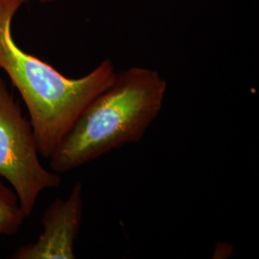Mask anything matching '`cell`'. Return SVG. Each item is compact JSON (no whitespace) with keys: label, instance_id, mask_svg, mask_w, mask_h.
I'll return each mask as SVG.
<instances>
[{"label":"cell","instance_id":"6da1fadb","mask_svg":"<svg viewBox=\"0 0 259 259\" xmlns=\"http://www.w3.org/2000/svg\"><path fill=\"white\" fill-rule=\"evenodd\" d=\"M28 0H0V69L25 103L40 156L50 158L84 108L114 82L105 60L89 74L72 79L22 50L12 33L13 19Z\"/></svg>","mask_w":259,"mask_h":259},{"label":"cell","instance_id":"7a4b0ae2","mask_svg":"<svg viewBox=\"0 0 259 259\" xmlns=\"http://www.w3.org/2000/svg\"><path fill=\"white\" fill-rule=\"evenodd\" d=\"M166 81L153 69L131 67L90 103L49 158L65 174L141 140L162 109Z\"/></svg>","mask_w":259,"mask_h":259},{"label":"cell","instance_id":"3957f363","mask_svg":"<svg viewBox=\"0 0 259 259\" xmlns=\"http://www.w3.org/2000/svg\"><path fill=\"white\" fill-rule=\"evenodd\" d=\"M38 154L32 124L0 77V177L18 195L26 218L40 193L62 183L60 174L41 165Z\"/></svg>","mask_w":259,"mask_h":259},{"label":"cell","instance_id":"277c9868","mask_svg":"<svg viewBox=\"0 0 259 259\" xmlns=\"http://www.w3.org/2000/svg\"><path fill=\"white\" fill-rule=\"evenodd\" d=\"M82 193V184L76 183L65 200L57 199L49 204L37 240L20 247L11 258L74 259V243L83 219Z\"/></svg>","mask_w":259,"mask_h":259},{"label":"cell","instance_id":"5b68a950","mask_svg":"<svg viewBox=\"0 0 259 259\" xmlns=\"http://www.w3.org/2000/svg\"><path fill=\"white\" fill-rule=\"evenodd\" d=\"M25 218L18 195L0 177V238L17 234Z\"/></svg>","mask_w":259,"mask_h":259},{"label":"cell","instance_id":"8992f818","mask_svg":"<svg viewBox=\"0 0 259 259\" xmlns=\"http://www.w3.org/2000/svg\"><path fill=\"white\" fill-rule=\"evenodd\" d=\"M42 2H49V1H55V0H41Z\"/></svg>","mask_w":259,"mask_h":259}]
</instances>
